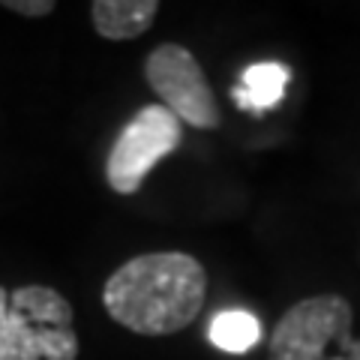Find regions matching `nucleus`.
Instances as JSON below:
<instances>
[{
  "label": "nucleus",
  "instance_id": "nucleus-5",
  "mask_svg": "<svg viewBox=\"0 0 360 360\" xmlns=\"http://www.w3.org/2000/svg\"><path fill=\"white\" fill-rule=\"evenodd\" d=\"M354 309L340 295L303 297L276 321L267 342V360H321L324 352L352 336Z\"/></svg>",
  "mask_w": 360,
  "mask_h": 360
},
{
  "label": "nucleus",
  "instance_id": "nucleus-4",
  "mask_svg": "<svg viewBox=\"0 0 360 360\" xmlns=\"http://www.w3.org/2000/svg\"><path fill=\"white\" fill-rule=\"evenodd\" d=\"M144 78L160 105H165L180 123L195 129L219 127V105L210 90V82L193 51L177 42H162L144 60Z\"/></svg>",
  "mask_w": 360,
  "mask_h": 360
},
{
  "label": "nucleus",
  "instance_id": "nucleus-3",
  "mask_svg": "<svg viewBox=\"0 0 360 360\" xmlns=\"http://www.w3.org/2000/svg\"><path fill=\"white\" fill-rule=\"evenodd\" d=\"M184 141V123L165 105H144L117 132L105 160V180L117 195H135L156 162L172 156Z\"/></svg>",
  "mask_w": 360,
  "mask_h": 360
},
{
  "label": "nucleus",
  "instance_id": "nucleus-8",
  "mask_svg": "<svg viewBox=\"0 0 360 360\" xmlns=\"http://www.w3.org/2000/svg\"><path fill=\"white\" fill-rule=\"evenodd\" d=\"M207 340L225 354H246L262 342V321L250 309H222L210 319Z\"/></svg>",
  "mask_w": 360,
  "mask_h": 360
},
{
  "label": "nucleus",
  "instance_id": "nucleus-6",
  "mask_svg": "<svg viewBox=\"0 0 360 360\" xmlns=\"http://www.w3.org/2000/svg\"><path fill=\"white\" fill-rule=\"evenodd\" d=\"M291 82V70L279 60H258L250 63L240 72V82L231 87V99L238 103L240 111L250 115H264L276 108L285 99V90Z\"/></svg>",
  "mask_w": 360,
  "mask_h": 360
},
{
  "label": "nucleus",
  "instance_id": "nucleus-10",
  "mask_svg": "<svg viewBox=\"0 0 360 360\" xmlns=\"http://www.w3.org/2000/svg\"><path fill=\"white\" fill-rule=\"evenodd\" d=\"M321 360H360V340L354 336H342L340 342H333Z\"/></svg>",
  "mask_w": 360,
  "mask_h": 360
},
{
  "label": "nucleus",
  "instance_id": "nucleus-1",
  "mask_svg": "<svg viewBox=\"0 0 360 360\" xmlns=\"http://www.w3.org/2000/svg\"><path fill=\"white\" fill-rule=\"evenodd\" d=\"M207 297V274L189 252H144L120 264L103 288V307L120 328L168 336L189 328Z\"/></svg>",
  "mask_w": 360,
  "mask_h": 360
},
{
  "label": "nucleus",
  "instance_id": "nucleus-7",
  "mask_svg": "<svg viewBox=\"0 0 360 360\" xmlns=\"http://www.w3.org/2000/svg\"><path fill=\"white\" fill-rule=\"evenodd\" d=\"M156 0H96L90 6V21L103 39H135L148 33L156 21Z\"/></svg>",
  "mask_w": 360,
  "mask_h": 360
},
{
  "label": "nucleus",
  "instance_id": "nucleus-2",
  "mask_svg": "<svg viewBox=\"0 0 360 360\" xmlns=\"http://www.w3.org/2000/svg\"><path fill=\"white\" fill-rule=\"evenodd\" d=\"M0 360H78L70 300L49 285H0Z\"/></svg>",
  "mask_w": 360,
  "mask_h": 360
},
{
  "label": "nucleus",
  "instance_id": "nucleus-9",
  "mask_svg": "<svg viewBox=\"0 0 360 360\" xmlns=\"http://www.w3.org/2000/svg\"><path fill=\"white\" fill-rule=\"evenodd\" d=\"M0 6L13 9V13H18V15H27V18H42V15L54 13L51 0H4Z\"/></svg>",
  "mask_w": 360,
  "mask_h": 360
}]
</instances>
